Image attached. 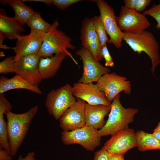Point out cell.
<instances>
[{
	"mask_svg": "<svg viewBox=\"0 0 160 160\" xmlns=\"http://www.w3.org/2000/svg\"><path fill=\"white\" fill-rule=\"evenodd\" d=\"M38 108L36 105L24 113H16L10 111L6 115L8 139L12 156L16 155L23 143Z\"/></svg>",
	"mask_w": 160,
	"mask_h": 160,
	"instance_id": "1",
	"label": "cell"
},
{
	"mask_svg": "<svg viewBox=\"0 0 160 160\" xmlns=\"http://www.w3.org/2000/svg\"><path fill=\"white\" fill-rule=\"evenodd\" d=\"M59 24L56 19L49 31L45 35L38 54L41 57H50L62 52L70 57L76 65L78 63L68 49L75 50L76 47L71 43V39L65 33L57 29Z\"/></svg>",
	"mask_w": 160,
	"mask_h": 160,
	"instance_id": "2",
	"label": "cell"
},
{
	"mask_svg": "<svg viewBox=\"0 0 160 160\" xmlns=\"http://www.w3.org/2000/svg\"><path fill=\"white\" fill-rule=\"evenodd\" d=\"M120 98L119 94L111 103L108 120L104 126L98 130L101 137L112 135L120 131L129 128V124L133 122L135 116L138 112L137 109L124 107L120 102Z\"/></svg>",
	"mask_w": 160,
	"mask_h": 160,
	"instance_id": "3",
	"label": "cell"
},
{
	"mask_svg": "<svg viewBox=\"0 0 160 160\" xmlns=\"http://www.w3.org/2000/svg\"><path fill=\"white\" fill-rule=\"evenodd\" d=\"M123 40L135 52L140 54L145 52L152 63L151 71L154 76L155 69L160 63L159 43L153 34L144 31L139 33L123 31Z\"/></svg>",
	"mask_w": 160,
	"mask_h": 160,
	"instance_id": "4",
	"label": "cell"
},
{
	"mask_svg": "<svg viewBox=\"0 0 160 160\" xmlns=\"http://www.w3.org/2000/svg\"><path fill=\"white\" fill-rule=\"evenodd\" d=\"M76 100L72 87L67 83L49 91L47 95L45 105L48 113L58 120Z\"/></svg>",
	"mask_w": 160,
	"mask_h": 160,
	"instance_id": "5",
	"label": "cell"
},
{
	"mask_svg": "<svg viewBox=\"0 0 160 160\" xmlns=\"http://www.w3.org/2000/svg\"><path fill=\"white\" fill-rule=\"evenodd\" d=\"M61 139L65 145L77 144L86 150L92 151L100 145L101 137L98 130L85 125L73 130L62 132Z\"/></svg>",
	"mask_w": 160,
	"mask_h": 160,
	"instance_id": "6",
	"label": "cell"
},
{
	"mask_svg": "<svg viewBox=\"0 0 160 160\" xmlns=\"http://www.w3.org/2000/svg\"><path fill=\"white\" fill-rule=\"evenodd\" d=\"M99 10L100 15L105 30L110 39L108 43L113 44L117 49L122 46L123 32L119 28L117 17L114 9L104 0L95 1Z\"/></svg>",
	"mask_w": 160,
	"mask_h": 160,
	"instance_id": "7",
	"label": "cell"
},
{
	"mask_svg": "<svg viewBox=\"0 0 160 160\" xmlns=\"http://www.w3.org/2000/svg\"><path fill=\"white\" fill-rule=\"evenodd\" d=\"M96 84L111 103L120 92H123L125 94L130 95L131 92L130 81L125 77L114 72L104 74Z\"/></svg>",
	"mask_w": 160,
	"mask_h": 160,
	"instance_id": "8",
	"label": "cell"
},
{
	"mask_svg": "<svg viewBox=\"0 0 160 160\" xmlns=\"http://www.w3.org/2000/svg\"><path fill=\"white\" fill-rule=\"evenodd\" d=\"M75 54L80 57L83 64V73L78 82H97L103 75L110 72L109 68L96 60L87 50L81 47L76 51Z\"/></svg>",
	"mask_w": 160,
	"mask_h": 160,
	"instance_id": "9",
	"label": "cell"
},
{
	"mask_svg": "<svg viewBox=\"0 0 160 160\" xmlns=\"http://www.w3.org/2000/svg\"><path fill=\"white\" fill-rule=\"evenodd\" d=\"M118 26L121 31L139 33L148 28L151 24L143 14L126 7H121L120 14L117 17Z\"/></svg>",
	"mask_w": 160,
	"mask_h": 160,
	"instance_id": "10",
	"label": "cell"
},
{
	"mask_svg": "<svg viewBox=\"0 0 160 160\" xmlns=\"http://www.w3.org/2000/svg\"><path fill=\"white\" fill-rule=\"evenodd\" d=\"M80 34L81 47L88 50L96 60H102V46L95 31L93 17H87L82 21Z\"/></svg>",
	"mask_w": 160,
	"mask_h": 160,
	"instance_id": "11",
	"label": "cell"
},
{
	"mask_svg": "<svg viewBox=\"0 0 160 160\" xmlns=\"http://www.w3.org/2000/svg\"><path fill=\"white\" fill-rule=\"evenodd\" d=\"M137 146L136 132L128 128L111 135L102 148L109 153L124 154L129 150Z\"/></svg>",
	"mask_w": 160,
	"mask_h": 160,
	"instance_id": "12",
	"label": "cell"
},
{
	"mask_svg": "<svg viewBox=\"0 0 160 160\" xmlns=\"http://www.w3.org/2000/svg\"><path fill=\"white\" fill-rule=\"evenodd\" d=\"M40 58L38 53L23 57L15 61V73L32 84L38 86L43 80L39 71Z\"/></svg>",
	"mask_w": 160,
	"mask_h": 160,
	"instance_id": "13",
	"label": "cell"
},
{
	"mask_svg": "<svg viewBox=\"0 0 160 160\" xmlns=\"http://www.w3.org/2000/svg\"><path fill=\"white\" fill-rule=\"evenodd\" d=\"M86 102L79 98L68 109L59 119L63 131L73 130L85 125Z\"/></svg>",
	"mask_w": 160,
	"mask_h": 160,
	"instance_id": "14",
	"label": "cell"
},
{
	"mask_svg": "<svg viewBox=\"0 0 160 160\" xmlns=\"http://www.w3.org/2000/svg\"><path fill=\"white\" fill-rule=\"evenodd\" d=\"M73 96L90 105H104L111 106L105 94L100 91L96 84L93 83H75L72 87Z\"/></svg>",
	"mask_w": 160,
	"mask_h": 160,
	"instance_id": "15",
	"label": "cell"
},
{
	"mask_svg": "<svg viewBox=\"0 0 160 160\" xmlns=\"http://www.w3.org/2000/svg\"><path fill=\"white\" fill-rule=\"evenodd\" d=\"M44 37H40L30 33L26 35L16 36L15 46L13 48L16 61L25 56L37 53L40 48Z\"/></svg>",
	"mask_w": 160,
	"mask_h": 160,
	"instance_id": "16",
	"label": "cell"
},
{
	"mask_svg": "<svg viewBox=\"0 0 160 160\" xmlns=\"http://www.w3.org/2000/svg\"><path fill=\"white\" fill-rule=\"evenodd\" d=\"M111 109V106L92 105L86 103L85 113V125L97 130L101 129L106 122L104 119L105 117L109 113Z\"/></svg>",
	"mask_w": 160,
	"mask_h": 160,
	"instance_id": "17",
	"label": "cell"
},
{
	"mask_svg": "<svg viewBox=\"0 0 160 160\" xmlns=\"http://www.w3.org/2000/svg\"><path fill=\"white\" fill-rule=\"evenodd\" d=\"M67 56L65 53L60 52L55 54L52 57L40 58L39 71L42 79H49L54 77Z\"/></svg>",
	"mask_w": 160,
	"mask_h": 160,
	"instance_id": "18",
	"label": "cell"
},
{
	"mask_svg": "<svg viewBox=\"0 0 160 160\" xmlns=\"http://www.w3.org/2000/svg\"><path fill=\"white\" fill-rule=\"evenodd\" d=\"M25 31L23 25L15 17L8 16L2 8L0 10V33L10 39H16V36Z\"/></svg>",
	"mask_w": 160,
	"mask_h": 160,
	"instance_id": "19",
	"label": "cell"
},
{
	"mask_svg": "<svg viewBox=\"0 0 160 160\" xmlns=\"http://www.w3.org/2000/svg\"><path fill=\"white\" fill-rule=\"evenodd\" d=\"M17 89H26L38 94L42 93L38 86L32 84L18 74L10 79L3 76L0 77V94Z\"/></svg>",
	"mask_w": 160,
	"mask_h": 160,
	"instance_id": "20",
	"label": "cell"
},
{
	"mask_svg": "<svg viewBox=\"0 0 160 160\" xmlns=\"http://www.w3.org/2000/svg\"><path fill=\"white\" fill-rule=\"evenodd\" d=\"M11 103L4 95L0 96V148H2L11 154L9 143L7 122L4 118V115L11 111L12 109Z\"/></svg>",
	"mask_w": 160,
	"mask_h": 160,
	"instance_id": "21",
	"label": "cell"
},
{
	"mask_svg": "<svg viewBox=\"0 0 160 160\" xmlns=\"http://www.w3.org/2000/svg\"><path fill=\"white\" fill-rule=\"evenodd\" d=\"M0 3L5 5L8 4L14 10L15 17L23 26L27 24L31 16L35 12L30 7L24 4L22 0H0Z\"/></svg>",
	"mask_w": 160,
	"mask_h": 160,
	"instance_id": "22",
	"label": "cell"
},
{
	"mask_svg": "<svg viewBox=\"0 0 160 160\" xmlns=\"http://www.w3.org/2000/svg\"><path fill=\"white\" fill-rule=\"evenodd\" d=\"M138 150L143 152L146 151L160 149V142L153 135L142 130L136 132Z\"/></svg>",
	"mask_w": 160,
	"mask_h": 160,
	"instance_id": "23",
	"label": "cell"
},
{
	"mask_svg": "<svg viewBox=\"0 0 160 160\" xmlns=\"http://www.w3.org/2000/svg\"><path fill=\"white\" fill-rule=\"evenodd\" d=\"M27 24L31 29L30 33L42 37L48 33L52 25L44 21L40 13L36 12L28 19Z\"/></svg>",
	"mask_w": 160,
	"mask_h": 160,
	"instance_id": "24",
	"label": "cell"
},
{
	"mask_svg": "<svg viewBox=\"0 0 160 160\" xmlns=\"http://www.w3.org/2000/svg\"><path fill=\"white\" fill-rule=\"evenodd\" d=\"M93 18L95 31L102 47L108 42L107 33L100 16H95Z\"/></svg>",
	"mask_w": 160,
	"mask_h": 160,
	"instance_id": "25",
	"label": "cell"
},
{
	"mask_svg": "<svg viewBox=\"0 0 160 160\" xmlns=\"http://www.w3.org/2000/svg\"><path fill=\"white\" fill-rule=\"evenodd\" d=\"M15 61L14 57H8L0 63V73L5 74L15 73L14 66Z\"/></svg>",
	"mask_w": 160,
	"mask_h": 160,
	"instance_id": "26",
	"label": "cell"
},
{
	"mask_svg": "<svg viewBox=\"0 0 160 160\" xmlns=\"http://www.w3.org/2000/svg\"><path fill=\"white\" fill-rule=\"evenodd\" d=\"M143 14L145 15H148L153 17L157 22L155 26L156 28L160 29V4L154 5L149 9L144 11Z\"/></svg>",
	"mask_w": 160,
	"mask_h": 160,
	"instance_id": "27",
	"label": "cell"
},
{
	"mask_svg": "<svg viewBox=\"0 0 160 160\" xmlns=\"http://www.w3.org/2000/svg\"><path fill=\"white\" fill-rule=\"evenodd\" d=\"M81 0H53L52 4L58 9L64 10Z\"/></svg>",
	"mask_w": 160,
	"mask_h": 160,
	"instance_id": "28",
	"label": "cell"
},
{
	"mask_svg": "<svg viewBox=\"0 0 160 160\" xmlns=\"http://www.w3.org/2000/svg\"><path fill=\"white\" fill-rule=\"evenodd\" d=\"M101 54L103 58L105 60V66L106 67H113L114 63L113 58L108 49L106 44L102 47Z\"/></svg>",
	"mask_w": 160,
	"mask_h": 160,
	"instance_id": "29",
	"label": "cell"
},
{
	"mask_svg": "<svg viewBox=\"0 0 160 160\" xmlns=\"http://www.w3.org/2000/svg\"><path fill=\"white\" fill-rule=\"evenodd\" d=\"M94 160H109V153L101 148L95 153Z\"/></svg>",
	"mask_w": 160,
	"mask_h": 160,
	"instance_id": "30",
	"label": "cell"
},
{
	"mask_svg": "<svg viewBox=\"0 0 160 160\" xmlns=\"http://www.w3.org/2000/svg\"><path fill=\"white\" fill-rule=\"evenodd\" d=\"M151 0H137L135 10L140 12L144 11L146 7L150 4Z\"/></svg>",
	"mask_w": 160,
	"mask_h": 160,
	"instance_id": "31",
	"label": "cell"
},
{
	"mask_svg": "<svg viewBox=\"0 0 160 160\" xmlns=\"http://www.w3.org/2000/svg\"><path fill=\"white\" fill-rule=\"evenodd\" d=\"M13 156L3 148H0V160H12Z\"/></svg>",
	"mask_w": 160,
	"mask_h": 160,
	"instance_id": "32",
	"label": "cell"
},
{
	"mask_svg": "<svg viewBox=\"0 0 160 160\" xmlns=\"http://www.w3.org/2000/svg\"><path fill=\"white\" fill-rule=\"evenodd\" d=\"M35 153L34 152H29L25 157L21 155L19 156L17 160H36L35 157Z\"/></svg>",
	"mask_w": 160,
	"mask_h": 160,
	"instance_id": "33",
	"label": "cell"
},
{
	"mask_svg": "<svg viewBox=\"0 0 160 160\" xmlns=\"http://www.w3.org/2000/svg\"><path fill=\"white\" fill-rule=\"evenodd\" d=\"M137 1V0H124V6L128 9H135Z\"/></svg>",
	"mask_w": 160,
	"mask_h": 160,
	"instance_id": "34",
	"label": "cell"
},
{
	"mask_svg": "<svg viewBox=\"0 0 160 160\" xmlns=\"http://www.w3.org/2000/svg\"><path fill=\"white\" fill-rule=\"evenodd\" d=\"M124 155L119 153H109V160H125Z\"/></svg>",
	"mask_w": 160,
	"mask_h": 160,
	"instance_id": "35",
	"label": "cell"
},
{
	"mask_svg": "<svg viewBox=\"0 0 160 160\" xmlns=\"http://www.w3.org/2000/svg\"><path fill=\"white\" fill-rule=\"evenodd\" d=\"M22 1H33L36 2H41L47 5L50 6L52 4L53 0H23Z\"/></svg>",
	"mask_w": 160,
	"mask_h": 160,
	"instance_id": "36",
	"label": "cell"
},
{
	"mask_svg": "<svg viewBox=\"0 0 160 160\" xmlns=\"http://www.w3.org/2000/svg\"><path fill=\"white\" fill-rule=\"evenodd\" d=\"M5 38L1 33H0V48L1 49H13V48H11L8 47L6 45L3 44V42L4 38Z\"/></svg>",
	"mask_w": 160,
	"mask_h": 160,
	"instance_id": "37",
	"label": "cell"
},
{
	"mask_svg": "<svg viewBox=\"0 0 160 160\" xmlns=\"http://www.w3.org/2000/svg\"><path fill=\"white\" fill-rule=\"evenodd\" d=\"M152 134L160 142V132H153Z\"/></svg>",
	"mask_w": 160,
	"mask_h": 160,
	"instance_id": "38",
	"label": "cell"
},
{
	"mask_svg": "<svg viewBox=\"0 0 160 160\" xmlns=\"http://www.w3.org/2000/svg\"><path fill=\"white\" fill-rule=\"evenodd\" d=\"M153 132H160V121L158 123L157 126L154 129Z\"/></svg>",
	"mask_w": 160,
	"mask_h": 160,
	"instance_id": "39",
	"label": "cell"
},
{
	"mask_svg": "<svg viewBox=\"0 0 160 160\" xmlns=\"http://www.w3.org/2000/svg\"><path fill=\"white\" fill-rule=\"evenodd\" d=\"M159 4H160V0L159 1Z\"/></svg>",
	"mask_w": 160,
	"mask_h": 160,
	"instance_id": "40",
	"label": "cell"
}]
</instances>
